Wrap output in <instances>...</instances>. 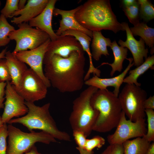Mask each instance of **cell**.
Segmentation results:
<instances>
[{
    "label": "cell",
    "instance_id": "cell-1",
    "mask_svg": "<svg viewBox=\"0 0 154 154\" xmlns=\"http://www.w3.org/2000/svg\"><path fill=\"white\" fill-rule=\"evenodd\" d=\"M84 52L74 51L66 58L54 54L44 64V74L51 86L62 93L82 88L85 82Z\"/></svg>",
    "mask_w": 154,
    "mask_h": 154
},
{
    "label": "cell",
    "instance_id": "cell-2",
    "mask_svg": "<svg viewBox=\"0 0 154 154\" xmlns=\"http://www.w3.org/2000/svg\"><path fill=\"white\" fill-rule=\"evenodd\" d=\"M75 17L84 28L92 31H125L112 11L109 0H89L79 6Z\"/></svg>",
    "mask_w": 154,
    "mask_h": 154
},
{
    "label": "cell",
    "instance_id": "cell-3",
    "mask_svg": "<svg viewBox=\"0 0 154 154\" xmlns=\"http://www.w3.org/2000/svg\"><path fill=\"white\" fill-rule=\"evenodd\" d=\"M90 102L93 108L98 112L92 131L106 133L116 127L122 111L118 97L107 89H98Z\"/></svg>",
    "mask_w": 154,
    "mask_h": 154
},
{
    "label": "cell",
    "instance_id": "cell-4",
    "mask_svg": "<svg viewBox=\"0 0 154 154\" xmlns=\"http://www.w3.org/2000/svg\"><path fill=\"white\" fill-rule=\"evenodd\" d=\"M28 108L27 114L21 117L12 119L9 124L20 123L27 127L31 131L39 129L50 134L56 139L66 141H71L70 136L67 133L59 130L49 111V102L40 106L34 102L25 101Z\"/></svg>",
    "mask_w": 154,
    "mask_h": 154
},
{
    "label": "cell",
    "instance_id": "cell-5",
    "mask_svg": "<svg viewBox=\"0 0 154 154\" xmlns=\"http://www.w3.org/2000/svg\"><path fill=\"white\" fill-rule=\"evenodd\" d=\"M98 89L92 86L82 91L73 102L72 111L69 121L72 131L83 132L87 137L92 131L98 114L90 104V99Z\"/></svg>",
    "mask_w": 154,
    "mask_h": 154
},
{
    "label": "cell",
    "instance_id": "cell-6",
    "mask_svg": "<svg viewBox=\"0 0 154 154\" xmlns=\"http://www.w3.org/2000/svg\"><path fill=\"white\" fill-rule=\"evenodd\" d=\"M8 145L6 154H23L30 149L37 142L46 144L56 142L52 136L43 131L27 133L12 124L7 125Z\"/></svg>",
    "mask_w": 154,
    "mask_h": 154
},
{
    "label": "cell",
    "instance_id": "cell-7",
    "mask_svg": "<svg viewBox=\"0 0 154 154\" xmlns=\"http://www.w3.org/2000/svg\"><path fill=\"white\" fill-rule=\"evenodd\" d=\"M146 92L140 86L126 84L118 96L122 111L133 121L145 118L144 102L147 98Z\"/></svg>",
    "mask_w": 154,
    "mask_h": 154
},
{
    "label": "cell",
    "instance_id": "cell-8",
    "mask_svg": "<svg viewBox=\"0 0 154 154\" xmlns=\"http://www.w3.org/2000/svg\"><path fill=\"white\" fill-rule=\"evenodd\" d=\"M17 25L18 29L8 35L10 40H14L16 42L13 52L34 49L50 38L45 32L38 28H33L27 23Z\"/></svg>",
    "mask_w": 154,
    "mask_h": 154
},
{
    "label": "cell",
    "instance_id": "cell-9",
    "mask_svg": "<svg viewBox=\"0 0 154 154\" xmlns=\"http://www.w3.org/2000/svg\"><path fill=\"white\" fill-rule=\"evenodd\" d=\"M17 92L25 101L34 102L45 98L48 87L40 78L31 69L28 68L23 76Z\"/></svg>",
    "mask_w": 154,
    "mask_h": 154
},
{
    "label": "cell",
    "instance_id": "cell-10",
    "mask_svg": "<svg viewBox=\"0 0 154 154\" xmlns=\"http://www.w3.org/2000/svg\"><path fill=\"white\" fill-rule=\"evenodd\" d=\"M116 127L115 132L107 137L110 144H122L129 139L143 137L147 131L145 118L139 119L135 121L127 120L123 111Z\"/></svg>",
    "mask_w": 154,
    "mask_h": 154
},
{
    "label": "cell",
    "instance_id": "cell-11",
    "mask_svg": "<svg viewBox=\"0 0 154 154\" xmlns=\"http://www.w3.org/2000/svg\"><path fill=\"white\" fill-rule=\"evenodd\" d=\"M5 95L6 100L1 117L3 124L8 123L13 117L23 116L28 112L25 100L15 90L10 82H7Z\"/></svg>",
    "mask_w": 154,
    "mask_h": 154
},
{
    "label": "cell",
    "instance_id": "cell-12",
    "mask_svg": "<svg viewBox=\"0 0 154 154\" xmlns=\"http://www.w3.org/2000/svg\"><path fill=\"white\" fill-rule=\"evenodd\" d=\"M50 40V39H49L34 49L12 52L18 59L29 65L30 68L40 78L48 88L51 86V84L44 75L43 64L44 56Z\"/></svg>",
    "mask_w": 154,
    "mask_h": 154
},
{
    "label": "cell",
    "instance_id": "cell-13",
    "mask_svg": "<svg viewBox=\"0 0 154 154\" xmlns=\"http://www.w3.org/2000/svg\"><path fill=\"white\" fill-rule=\"evenodd\" d=\"M83 50L79 42L70 35H60L54 40H51L44 58V64L54 54L64 58L68 57L73 52Z\"/></svg>",
    "mask_w": 154,
    "mask_h": 154
},
{
    "label": "cell",
    "instance_id": "cell-14",
    "mask_svg": "<svg viewBox=\"0 0 154 154\" xmlns=\"http://www.w3.org/2000/svg\"><path fill=\"white\" fill-rule=\"evenodd\" d=\"M121 24L126 31L127 39L125 41L119 40L118 44L121 46L130 50L133 56L134 65L137 67L143 62L144 58L146 59L148 57V49L145 48V42L141 38L139 40L135 38L127 23L123 22Z\"/></svg>",
    "mask_w": 154,
    "mask_h": 154
},
{
    "label": "cell",
    "instance_id": "cell-15",
    "mask_svg": "<svg viewBox=\"0 0 154 154\" xmlns=\"http://www.w3.org/2000/svg\"><path fill=\"white\" fill-rule=\"evenodd\" d=\"M79 6L75 9L65 10L55 8L53 15L54 16L60 15L61 19L59 20V27L55 33L57 36L61 35L65 31L70 30H78L87 34L91 38L92 32L83 27L77 21L75 17L76 12L79 8Z\"/></svg>",
    "mask_w": 154,
    "mask_h": 154
},
{
    "label": "cell",
    "instance_id": "cell-16",
    "mask_svg": "<svg viewBox=\"0 0 154 154\" xmlns=\"http://www.w3.org/2000/svg\"><path fill=\"white\" fill-rule=\"evenodd\" d=\"M129 61L127 67L121 74L116 76L109 78H101L96 75L84 82V84L89 86L94 87L100 90L107 89L109 86L114 88L113 92L118 97L119 93L120 88L125 77L130 68L134 65L133 59L129 58L126 59Z\"/></svg>",
    "mask_w": 154,
    "mask_h": 154
},
{
    "label": "cell",
    "instance_id": "cell-17",
    "mask_svg": "<svg viewBox=\"0 0 154 154\" xmlns=\"http://www.w3.org/2000/svg\"><path fill=\"white\" fill-rule=\"evenodd\" d=\"M49 0H28L22 9L15 12L10 17L12 23L16 25L27 23L37 17L44 10Z\"/></svg>",
    "mask_w": 154,
    "mask_h": 154
},
{
    "label": "cell",
    "instance_id": "cell-18",
    "mask_svg": "<svg viewBox=\"0 0 154 154\" xmlns=\"http://www.w3.org/2000/svg\"><path fill=\"white\" fill-rule=\"evenodd\" d=\"M57 1L49 0L42 11L29 22V24L31 27L40 29L48 34L51 40H55L58 37L52 29V23L53 12Z\"/></svg>",
    "mask_w": 154,
    "mask_h": 154
},
{
    "label": "cell",
    "instance_id": "cell-19",
    "mask_svg": "<svg viewBox=\"0 0 154 154\" xmlns=\"http://www.w3.org/2000/svg\"><path fill=\"white\" fill-rule=\"evenodd\" d=\"M5 56L11 77V84L17 87L28 68L26 64L18 59L10 51L7 52Z\"/></svg>",
    "mask_w": 154,
    "mask_h": 154
},
{
    "label": "cell",
    "instance_id": "cell-20",
    "mask_svg": "<svg viewBox=\"0 0 154 154\" xmlns=\"http://www.w3.org/2000/svg\"><path fill=\"white\" fill-rule=\"evenodd\" d=\"M91 45L92 58L96 61L99 60L102 55H109L107 46L110 47L112 42L109 38L104 37L101 31H92V38Z\"/></svg>",
    "mask_w": 154,
    "mask_h": 154
},
{
    "label": "cell",
    "instance_id": "cell-21",
    "mask_svg": "<svg viewBox=\"0 0 154 154\" xmlns=\"http://www.w3.org/2000/svg\"><path fill=\"white\" fill-rule=\"evenodd\" d=\"M112 50L114 56V62L112 63L104 62L102 65L108 64L112 68L110 75L112 76L116 71L120 72L123 69V63L124 60L127 59L128 49L127 48L119 46L115 40L113 41L110 46Z\"/></svg>",
    "mask_w": 154,
    "mask_h": 154
},
{
    "label": "cell",
    "instance_id": "cell-22",
    "mask_svg": "<svg viewBox=\"0 0 154 154\" xmlns=\"http://www.w3.org/2000/svg\"><path fill=\"white\" fill-rule=\"evenodd\" d=\"M150 144L143 137L127 140L122 144L124 154H144Z\"/></svg>",
    "mask_w": 154,
    "mask_h": 154
},
{
    "label": "cell",
    "instance_id": "cell-23",
    "mask_svg": "<svg viewBox=\"0 0 154 154\" xmlns=\"http://www.w3.org/2000/svg\"><path fill=\"white\" fill-rule=\"evenodd\" d=\"M154 64V55L149 56L143 62L135 69L129 71L128 76L125 78L123 83L134 84L140 86L141 84L137 82L138 78L149 69L152 68Z\"/></svg>",
    "mask_w": 154,
    "mask_h": 154
},
{
    "label": "cell",
    "instance_id": "cell-24",
    "mask_svg": "<svg viewBox=\"0 0 154 154\" xmlns=\"http://www.w3.org/2000/svg\"><path fill=\"white\" fill-rule=\"evenodd\" d=\"M133 36H140L145 43L151 48H154V29L147 26L146 23H139L130 28Z\"/></svg>",
    "mask_w": 154,
    "mask_h": 154
},
{
    "label": "cell",
    "instance_id": "cell-25",
    "mask_svg": "<svg viewBox=\"0 0 154 154\" xmlns=\"http://www.w3.org/2000/svg\"><path fill=\"white\" fill-rule=\"evenodd\" d=\"M15 27L10 25L7 19L2 14L0 15V47L8 44L11 40L8 35L15 30Z\"/></svg>",
    "mask_w": 154,
    "mask_h": 154
},
{
    "label": "cell",
    "instance_id": "cell-26",
    "mask_svg": "<svg viewBox=\"0 0 154 154\" xmlns=\"http://www.w3.org/2000/svg\"><path fill=\"white\" fill-rule=\"evenodd\" d=\"M137 1L141 18L147 22L154 19V5L151 2L147 0H138Z\"/></svg>",
    "mask_w": 154,
    "mask_h": 154
},
{
    "label": "cell",
    "instance_id": "cell-27",
    "mask_svg": "<svg viewBox=\"0 0 154 154\" xmlns=\"http://www.w3.org/2000/svg\"><path fill=\"white\" fill-rule=\"evenodd\" d=\"M123 11L129 22L134 26L140 23L139 5L137 1L134 4L131 6L123 7Z\"/></svg>",
    "mask_w": 154,
    "mask_h": 154
},
{
    "label": "cell",
    "instance_id": "cell-28",
    "mask_svg": "<svg viewBox=\"0 0 154 154\" xmlns=\"http://www.w3.org/2000/svg\"><path fill=\"white\" fill-rule=\"evenodd\" d=\"M147 117V129L146 134L143 137L151 142L154 141V111L151 109H145Z\"/></svg>",
    "mask_w": 154,
    "mask_h": 154
},
{
    "label": "cell",
    "instance_id": "cell-29",
    "mask_svg": "<svg viewBox=\"0 0 154 154\" xmlns=\"http://www.w3.org/2000/svg\"><path fill=\"white\" fill-rule=\"evenodd\" d=\"M105 140L102 137L96 135L90 139H86L84 149L91 151L95 148H100L105 144Z\"/></svg>",
    "mask_w": 154,
    "mask_h": 154
},
{
    "label": "cell",
    "instance_id": "cell-30",
    "mask_svg": "<svg viewBox=\"0 0 154 154\" xmlns=\"http://www.w3.org/2000/svg\"><path fill=\"white\" fill-rule=\"evenodd\" d=\"M19 0H7L4 7L1 11V14L7 19L10 17L15 12L19 10Z\"/></svg>",
    "mask_w": 154,
    "mask_h": 154
},
{
    "label": "cell",
    "instance_id": "cell-31",
    "mask_svg": "<svg viewBox=\"0 0 154 154\" xmlns=\"http://www.w3.org/2000/svg\"><path fill=\"white\" fill-rule=\"evenodd\" d=\"M8 135L7 125L3 124L0 129V154H6Z\"/></svg>",
    "mask_w": 154,
    "mask_h": 154
},
{
    "label": "cell",
    "instance_id": "cell-32",
    "mask_svg": "<svg viewBox=\"0 0 154 154\" xmlns=\"http://www.w3.org/2000/svg\"><path fill=\"white\" fill-rule=\"evenodd\" d=\"M11 77L6 60L5 59L0 60V82H11Z\"/></svg>",
    "mask_w": 154,
    "mask_h": 154
},
{
    "label": "cell",
    "instance_id": "cell-33",
    "mask_svg": "<svg viewBox=\"0 0 154 154\" xmlns=\"http://www.w3.org/2000/svg\"><path fill=\"white\" fill-rule=\"evenodd\" d=\"M73 136L78 147L84 149L87 137L84 133L80 131H73Z\"/></svg>",
    "mask_w": 154,
    "mask_h": 154
},
{
    "label": "cell",
    "instance_id": "cell-34",
    "mask_svg": "<svg viewBox=\"0 0 154 154\" xmlns=\"http://www.w3.org/2000/svg\"><path fill=\"white\" fill-rule=\"evenodd\" d=\"M101 154H124L122 145L110 144Z\"/></svg>",
    "mask_w": 154,
    "mask_h": 154
},
{
    "label": "cell",
    "instance_id": "cell-35",
    "mask_svg": "<svg viewBox=\"0 0 154 154\" xmlns=\"http://www.w3.org/2000/svg\"><path fill=\"white\" fill-rule=\"evenodd\" d=\"M7 85V82H0V110L4 108L3 101L5 95V88Z\"/></svg>",
    "mask_w": 154,
    "mask_h": 154
},
{
    "label": "cell",
    "instance_id": "cell-36",
    "mask_svg": "<svg viewBox=\"0 0 154 154\" xmlns=\"http://www.w3.org/2000/svg\"><path fill=\"white\" fill-rule=\"evenodd\" d=\"M143 107L145 109H154V96H150L145 100L143 103Z\"/></svg>",
    "mask_w": 154,
    "mask_h": 154
},
{
    "label": "cell",
    "instance_id": "cell-37",
    "mask_svg": "<svg viewBox=\"0 0 154 154\" xmlns=\"http://www.w3.org/2000/svg\"><path fill=\"white\" fill-rule=\"evenodd\" d=\"M137 1L135 0H123L122 2L123 7H127L133 5Z\"/></svg>",
    "mask_w": 154,
    "mask_h": 154
},
{
    "label": "cell",
    "instance_id": "cell-38",
    "mask_svg": "<svg viewBox=\"0 0 154 154\" xmlns=\"http://www.w3.org/2000/svg\"><path fill=\"white\" fill-rule=\"evenodd\" d=\"M23 154H42L38 151L36 147L34 145L30 149Z\"/></svg>",
    "mask_w": 154,
    "mask_h": 154
},
{
    "label": "cell",
    "instance_id": "cell-39",
    "mask_svg": "<svg viewBox=\"0 0 154 154\" xmlns=\"http://www.w3.org/2000/svg\"><path fill=\"white\" fill-rule=\"evenodd\" d=\"M144 154H154V143H151Z\"/></svg>",
    "mask_w": 154,
    "mask_h": 154
},
{
    "label": "cell",
    "instance_id": "cell-40",
    "mask_svg": "<svg viewBox=\"0 0 154 154\" xmlns=\"http://www.w3.org/2000/svg\"><path fill=\"white\" fill-rule=\"evenodd\" d=\"M76 149L79 151L80 154H93L94 152L93 151H88L84 149H82L77 147Z\"/></svg>",
    "mask_w": 154,
    "mask_h": 154
},
{
    "label": "cell",
    "instance_id": "cell-41",
    "mask_svg": "<svg viewBox=\"0 0 154 154\" xmlns=\"http://www.w3.org/2000/svg\"><path fill=\"white\" fill-rule=\"evenodd\" d=\"M27 2L26 0H19L18 4L19 10L22 9L25 5V3Z\"/></svg>",
    "mask_w": 154,
    "mask_h": 154
},
{
    "label": "cell",
    "instance_id": "cell-42",
    "mask_svg": "<svg viewBox=\"0 0 154 154\" xmlns=\"http://www.w3.org/2000/svg\"><path fill=\"white\" fill-rule=\"evenodd\" d=\"M7 47H6L4 49H3L0 53V60L3 59H5V54L7 52Z\"/></svg>",
    "mask_w": 154,
    "mask_h": 154
},
{
    "label": "cell",
    "instance_id": "cell-43",
    "mask_svg": "<svg viewBox=\"0 0 154 154\" xmlns=\"http://www.w3.org/2000/svg\"><path fill=\"white\" fill-rule=\"evenodd\" d=\"M3 124L2 121L1 117L0 116V129Z\"/></svg>",
    "mask_w": 154,
    "mask_h": 154
},
{
    "label": "cell",
    "instance_id": "cell-44",
    "mask_svg": "<svg viewBox=\"0 0 154 154\" xmlns=\"http://www.w3.org/2000/svg\"><path fill=\"white\" fill-rule=\"evenodd\" d=\"M1 1H0V7L1 6Z\"/></svg>",
    "mask_w": 154,
    "mask_h": 154
},
{
    "label": "cell",
    "instance_id": "cell-45",
    "mask_svg": "<svg viewBox=\"0 0 154 154\" xmlns=\"http://www.w3.org/2000/svg\"></svg>",
    "mask_w": 154,
    "mask_h": 154
}]
</instances>
